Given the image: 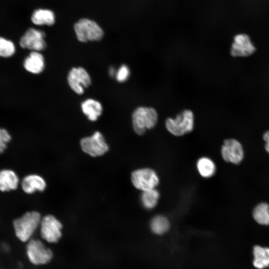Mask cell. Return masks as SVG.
Returning <instances> with one entry per match:
<instances>
[{
	"mask_svg": "<svg viewBox=\"0 0 269 269\" xmlns=\"http://www.w3.org/2000/svg\"><path fill=\"white\" fill-rule=\"evenodd\" d=\"M41 217L39 213L30 211L13 221V228L15 237L22 243H27L33 238L39 226Z\"/></svg>",
	"mask_w": 269,
	"mask_h": 269,
	"instance_id": "cell-1",
	"label": "cell"
},
{
	"mask_svg": "<svg viewBox=\"0 0 269 269\" xmlns=\"http://www.w3.org/2000/svg\"><path fill=\"white\" fill-rule=\"evenodd\" d=\"M132 119L134 132L137 135H142L147 130L155 127L158 115L153 108L138 107L133 112Z\"/></svg>",
	"mask_w": 269,
	"mask_h": 269,
	"instance_id": "cell-2",
	"label": "cell"
},
{
	"mask_svg": "<svg viewBox=\"0 0 269 269\" xmlns=\"http://www.w3.org/2000/svg\"><path fill=\"white\" fill-rule=\"evenodd\" d=\"M165 125L168 132L173 135L183 136L193 130L194 114L190 110H184L177 114L174 119L167 118Z\"/></svg>",
	"mask_w": 269,
	"mask_h": 269,
	"instance_id": "cell-3",
	"label": "cell"
},
{
	"mask_svg": "<svg viewBox=\"0 0 269 269\" xmlns=\"http://www.w3.org/2000/svg\"><path fill=\"white\" fill-rule=\"evenodd\" d=\"M26 244V256L31 264L35 266L44 265L51 261L53 256V252L42 241L33 238Z\"/></svg>",
	"mask_w": 269,
	"mask_h": 269,
	"instance_id": "cell-4",
	"label": "cell"
},
{
	"mask_svg": "<svg viewBox=\"0 0 269 269\" xmlns=\"http://www.w3.org/2000/svg\"><path fill=\"white\" fill-rule=\"evenodd\" d=\"M131 180L134 188L141 191L156 188L160 182L157 173L150 167L134 170L131 175Z\"/></svg>",
	"mask_w": 269,
	"mask_h": 269,
	"instance_id": "cell-5",
	"label": "cell"
},
{
	"mask_svg": "<svg viewBox=\"0 0 269 269\" xmlns=\"http://www.w3.org/2000/svg\"><path fill=\"white\" fill-rule=\"evenodd\" d=\"M74 30L79 41L86 42L88 41L101 40L104 32L95 21L87 18H82L74 25Z\"/></svg>",
	"mask_w": 269,
	"mask_h": 269,
	"instance_id": "cell-6",
	"label": "cell"
},
{
	"mask_svg": "<svg viewBox=\"0 0 269 269\" xmlns=\"http://www.w3.org/2000/svg\"><path fill=\"white\" fill-rule=\"evenodd\" d=\"M41 237L49 243L58 242L62 236V224L55 216L47 215L41 218L40 224Z\"/></svg>",
	"mask_w": 269,
	"mask_h": 269,
	"instance_id": "cell-7",
	"label": "cell"
},
{
	"mask_svg": "<svg viewBox=\"0 0 269 269\" xmlns=\"http://www.w3.org/2000/svg\"><path fill=\"white\" fill-rule=\"evenodd\" d=\"M80 145L84 152L93 157L103 155L109 150L104 137L98 131L90 136L82 138Z\"/></svg>",
	"mask_w": 269,
	"mask_h": 269,
	"instance_id": "cell-8",
	"label": "cell"
},
{
	"mask_svg": "<svg viewBox=\"0 0 269 269\" xmlns=\"http://www.w3.org/2000/svg\"><path fill=\"white\" fill-rule=\"evenodd\" d=\"M256 47L250 37L245 33L236 34L233 38L230 53L234 57H246L253 55Z\"/></svg>",
	"mask_w": 269,
	"mask_h": 269,
	"instance_id": "cell-9",
	"label": "cell"
},
{
	"mask_svg": "<svg viewBox=\"0 0 269 269\" xmlns=\"http://www.w3.org/2000/svg\"><path fill=\"white\" fill-rule=\"evenodd\" d=\"M45 36V33L43 31L30 28L20 38L19 45L23 48L39 52L46 48Z\"/></svg>",
	"mask_w": 269,
	"mask_h": 269,
	"instance_id": "cell-10",
	"label": "cell"
},
{
	"mask_svg": "<svg viewBox=\"0 0 269 269\" xmlns=\"http://www.w3.org/2000/svg\"><path fill=\"white\" fill-rule=\"evenodd\" d=\"M68 83L76 94H83L84 89L91 84V77L87 71L81 67H74L69 71L67 76Z\"/></svg>",
	"mask_w": 269,
	"mask_h": 269,
	"instance_id": "cell-11",
	"label": "cell"
},
{
	"mask_svg": "<svg viewBox=\"0 0 269 269\" xmlns=\"http://www.w3.org/2000/svg\"><path fill=\"white\" fill-rule=\"evenodd\" d=\"M223 160L235 164H239L244 158V150L241 143L236 139H225L221 148Z\"/></svg>",
	"mask_w": 269,
	"mask_h": 269,
	"instance_id": "cell-12",
	"label": "cell"
},
{
	"mask_svg": "<svg viewBox=\"0 0 269 269\" xmlns=\"http://www.w3.org/2000/svg\"><path fill=\"white\" fill-rule=\"evenodd\" d=\"M23 67L26 71L31 73H40L45 67L43 55L38 51H31L24 60Z\"/></svg>",
	"mask_w": 269,
	"mask_h": 269,
	"instance_id": "cell-13",
	"label": "cell"
},
{
	"mask_svg": "<svg viewBox=\"0 0 269 269\" xmlns=\"http://www.w3.org/2000/svg\"><path fill=\"white\" fill-rule=\"evenodd\" d=\"M22 188L23 191L28 194H31L36 191H42L46 186L44 179L36 174H30L25 176L22 181Z\"/></svg>",
	"mask_w": 269,
	"mask_h": 269,
	"instance_id": "cell-14",
	"label": "cell"
},
{
	"mask_svg": "<svg viewBox=\"0 0 269 269\" xmlns=\"http://www.w3.org/2000/svg\"><path fill=\"white\" fill-rule=\"evenodd\" d=\"M81 109L84 115L91 121H96L103 111L101 104L93 99H88L82 102Z\"/></svg>",
	"mask_w": 269,
	"mask_h": 269,
	"instance_id": "cell-15",
	"label": "cell"
},
{
	"mask_svg": "<svg viewBox=\"0 0 269 269\" xmlns=\"http://www.w3.org/2000/svg\"><path fill=\"white\" fill-rule=\"evenodd\" d=\"M18 181V178L13 171L3 169L0 171V191L4 192L15 189Z\"/></svg>",
	"mask_w": 269,
	"mask_h": 269,
	"instance_id": "cell-16",
	"label": "cell"
},
{
	"mask_svg": "<svg viewBox=\"0 0 269 269\" xmlns=\"http://www.w3.org/2000/svg\"><path fill=\"white\" fill-rule=\"evenodd\" d=\"M196 166L199 175L204 178H211L216 173L215 163L211 158L207 156L199 158L196 161Z\"/></svg>",
	"mask_w": 269,
	"mask_h": 269,
	"instance_id": "cell-17",
	"label": "cell"
},
{
	"mask_svg": "<svg viewBox=\"0 0 269 269\" xmlns=\"http://www.w3.org/2000/svg\"><path fill=\"white\" fill-rule=\"evenodd\" d=\"M253 256V265L256 268L264 269L269 266V248L255 246Z\"/></svg>",
	"mask_w": 269,
	"mask_h": 269,
	"instance_id": "cell-18",
	"label": "cell"
},
{
	"mask_svg": "<svg viewBox=\"0 0 269 269\" xmlns=\"http://www.w3.org/2000/svg\"><path fill=\"white\" fill-rule=\"evenodd\" d=\"M31 20L35 25H52L55 22V15L49 9H38L34 10L31 15Z\"/></svg>",
	"mask_w": 269,
	"mask_h": 269,
	"instance_id": "cell-19",
	"label": "cell"
},
{
	"mask_svg": "<svg viewBox=\"0 0 269 269\" xmlns=\"http://www.w3.org/2000/svg\"><path fill=\"white\" fill-rule=\"evenodd\" d=\"M160 193L156 189L142 191L140 200L142 206L146 210H151L158 204Z\"/></svg>",
	"mask_w": 269,
	"mask_h": 269,
	"instance_id": "cell-20",
	"label": "cell"
},
{
	"mask_svg": "<svg viewBox=\"0 0 269 269\" xmlns=\"http://www.w3.org/2000/svg\"><path fill=\"white\" fill-rule=\"evenodd\" d=\"M170 223L167 218L162 215L154 216L150 221V228L152 232L157 235H162L169 229Z\"/></svg>",
	"mask_w": 269,
	"mask_h": 269,
	"instance_id": "cell-21",
	"label": "cell"
},
{
	"mask_svg": "<svg viewBox=\"0 0 269 269\" xmlns=\"http://www.w3.org/2000/svg\"><path fill=\"white\" fill-rule=\"evenodd\" d=\"M254 220L262 225H269V205L262 202L257 205L253 211Z\"/></svg>",
	"mask_w": 269,
	"mask_h": 269,
	"instance_id": "cell-22",
	"label": "cell"
},
{
	"mask_svg": "<svg viewBox=\"0 0 269 269\" xmlns=\"http://www.w3.org/2000/svg\"><path fill=\"white\" fill-rule=\"evenodd\" d=\"M15 47L12 41L0 36V57L8 58L15 53Z\"/></svg>",
	"mask_w": 269,
	"mask_h": 269,
	"instance_id": "cell-23",
	"label": "cell"
},
{
	"mask_svg": "<svg viewBox=\"0 0 269 269\" xmlns=\"http://www.w3.org/2000/svg\"><path fill=\"white\" fill-rule=\"evenodd\" d=\"M130 70L126 65H122L119 68L116 74V80L119 82H124L129 78Z\"/></svg>",
	"mask_w": 269,
	"mask_h": 269,
	"instance_id": "cell-24",
	"label": "cell"
},
{
	"mask_svg": "<svg viewBox=\"0 0 269 269\" xmlns=\"http://www.w3.org/2000/svg\"><path fill=\"white\" fill-rule=\"evenodd\" d=\"M11 136L8 132L0 128V153L3 152L6 147L7 143L10 140Z\"/></svg>",
	"mask_w": 269,
	"mask_h": 269,
	"instance_id": "cell-25",
	"label": "cell"
},
{
	"mask_svg": "<svg viewBox=\"0 0 269 269\" xmlns=\"http://www.w3.org/2000/svg\"><path fill=\"white\" fill-rule=\"evenodd\" d=\"M116 73L117 72L116 71L114 67H111L109 68V74L111 77H113L116 76Z\"/></svg>",
	"mask_w": 269,
	"mask_h": 269,
	"instance_id": "cell-26",
	"label": "cell"
},
{
	"mask_svg": "<svg viewBox=\"0 0 269 269\" xmlns=\"http://www.w3.org/2000/svg\"><path fill=\"white\" fill-rule=\"evenodd\" d=\"M264 140L266 142H269V131H266L263 136Z\"/></svg>",
	"mask_w": 269,
	"mask_h": 269,
	"instance_id": "cell-27",
	"label": "cell"
},
{
	"mask_svg": "<svg viewBox=\"0 0 269 269\" xmlns=\"http://www.w3.org/2000/svg\"><path fill=\"white\" fill-rule=\"evenodd\" d=\"M265 149L269 153V142L266 143Z\"/></svg>",
	"mask_w": 269,
	"mask_h": 269,
	"instance_id": "cell-28",
	"label": "cell"
},
{
	"mask_svg": "<svg viewBox=\"0 0 269 269\" xmlns=\"http://www.w3.org/2000/svg\"></svg>",
	"mask_w": 269,
	"mask_h": 269,
	"instance_id": "cell-29",
	"label": "cell"
}]
</instances>
